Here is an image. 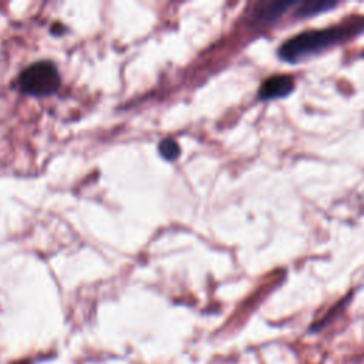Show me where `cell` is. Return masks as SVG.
<instances>
[{"label": "cell", "mask_w": 364, "mask_h": 364, "mask_svg": "<svg viewBox=\"0 0 364 364\" xmlns=\"http://www.w3.org/2000/svg\"><path fill=\"white\" fill-rule=\"evenodd\" d=\"M63 30H64V27L60 26V24H55V26L53 27V31H54V33H61Z\"/></svg>", "instance_id": "52a82bcc"}, {"label": "cell", "mask_w": 364, "mask_h": 364, "mask_svg": "<svg viewBox=\"0 0 364 364\" xmlns=\"http://www.w3.org/2000/svg\"><path fill=\"white\" fill-rule=\"evenodd\" d=\"M60 84L58 70L51 61H37L24 68L18 75L20 90L34 97L51 95L60 88Z\"/></svg>", "instance_id": "7a4b0ae2"}, {"label": "cell", "mask_w": 364, "mask_h": 364, "mask_svg": "<svg viewBox=\"0 0 364 364\" xmlns=\"http://www.w3.org/2000/svg\"><path fill=\"white\" fill-rule=\"evenodd\" d=\"M363 28H364V20H360V21H348V23L333 26L323 30L304 31L284 41L279 48V55L284 61L296 63L303 58L323 53L324 50L347 40L354 33H358Z\"/></svg>", "instance_id": "6da1fadb"}, {"label": "cell", "mask_w": 364, "mask_h": 364, "mask_svg": "<svg viewBox=\"0 0 364 364\" xmlns=\"http://www.w3.org/2000/svg\"><path fill=\"white\" fill-rule=\"evenodd\" d=\"M294 6L293 1H270V3H262L259 4V9L256 10V14L260 21H273L279 18L289 7Z\"/></svg>", "instance_id": "277c9868"}, {"label": "cell", "mask_w": 364, "mask_h": 364, "mask_svg": "<svg viewBox=\"0 0 364 364\" xmlns=\"http://www.w3.org/2000/svg\"><path fill=\"white\" fill-rule=\"evenodd\" d=\"M294 87V81L289 75H274L267 78L259 90V97L262 100L280 98L291 92Z\"/></svg>", "instance_id": "3957f363"}, {"label": "cell", "mask_w": 364, "mask_h": 364, "mask_svg": "<svg viewBox=\"0 0 364 364\" xmlns=\"http://www.w3.org/2000/svg\"><path fill=\"white\" fill-rule=\"evenodd\" d=\"M158 149H159L161 156L168 161H173L175 158L179 156V145L172 138L162 139L158 145Z\"/></svg>", "instance_id": "8992f818"}, {"label": "cell", "mask_w": 364, "mask_h": 364, "mask_svg": "<svg viewBox=\"0 0 364 364\" xmlns=\"http://www.w3.org/2000/svg\"><path fill=\"white\" fill-rule=\"evenodd\" d=\"M334 6L336 3H330V1H307V3H301V7L297 11L300 16H311L316 13L326 11Z\"/></svg>", "instance_id": "5b68a950"}]
</instances>
